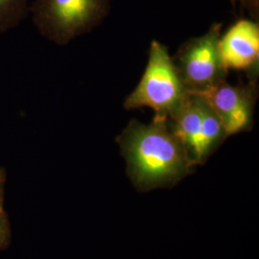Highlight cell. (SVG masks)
Returning <instances> with one entry per match:
<instances>
[{
  "label": "cell",
  "instance_id": "9",
  "mask_svg": "<svg viewBox=\"0 0 259 259\" xmlns=\"http://www.w3.org/2000/svg\"><path fill=\"white\" fill-rule=\"evenodd\" d=\"M12 242V228L9 216L3 209L0 210V251L7 250Z\"/></svg>",
  "mask_w": 259,
  "mask_h": 259
},
{
  "label": "cell",
  "instance_id": "7",
  "mask_svg": "<svg viewBox=\"0 0 259 259\" xmlns=\"http://www.w3.org/2000/svg\"><path fill=\"white\" fill-rule=\"evenodd\" d=\"M219 52L227 70H250L258 65L259 25L239 19L220 37Z\"/></svg>",
  "mask_w": 259,
  "mask_h": 259
},
{
  "label": "cell",
  "instance_id": "5",
  "mask_svg": "<svg viewBox=\"0 0 259 259\" xmlns=\"http://www.w3.org/2000/svg\"><path fill=\"white\" fill-rule=\"evenodd\" d=\"M220 23L213 24L204 36L191 38L180 48L173 63L189 93H199L226 80L228 70L219 52Z\"/></svg>",
  "mask_w": 259,
  "mask_h": 259
},
{
  "label": "cell",
  "instance_id": "3",
  "mask_svg": "<svg viewBox=\"0 0 259 259\" xmlns=\"http://www.w3.org/2000/svg\"><path fill=\"white\" fill-rule=\"evenodd\" d=\"M187 93L166 47L154 40L144 74L136 90L125 100L124 108H151L155 111L154 119L167 120Z\"/></svg>",
  "mask_w": 259,
  "mask_h": 259
},
{
  "label": "cell",
  "instance_id": "6",
  "mask_svg": "<svg viewBox=\"0 0 259 259\" xmlns=\"http://www.w3.org/2000/svg\"><path fill=\"white\" fill-rule=\"evenodd\" d=\"M193 93L208 104L221 121L227 137L251 128L257 96L254 83L232 85L223 80L203 92Z\"/></svg>",
  "mask_w": 259,
  "mask_h": 259
},
{
  "label": "cell",
  "instance_id": "1",
  "mask_svg": "<svg viewBox=\"0 0 259 259\" xmlns=\"http://www.w3.org/2000/svg\"><path fill=\"white\" fill-rule=\"evenodd\" d=\"M134 186L146 192L172 187L193 172L194 165L167 120L148 125L133 119L116 139Z\"/></svg>",
  "mask_w": 259,
  "mask_h": 259
},
{
  "label": "cell",
  "instance_id": "11",
  "mask_svg": "<svg viewBox=\"0 0 259 259\" xmlns=\"http://www.w3.org/2000/svg\"><path fill=\"white\" fill-rule=\"evenodd\" d=\"M236 1H237V0H231V2H232V4H233V5H234V4H235V2H236ZM252 1H254V2H255V1H256V3H257V0H252Z\"/></svg>",
  "mask_w": 259,
  "mask_h": 259
},
{
  "label": "cell",
  "instance_id": "4",
  "mask_svg": "<svg viewBox=\"0 0 259 259\" xmlns=\"http://www.w3.org/2000/svg\"><path fill=\"white\" fill-rule=\"evenodd\" d=\"M167 123L194 166L204 164L228 138L215 112L196 93L188 92Z\"/></svg>",
  "mask_w": 259,
  "mask_h": 259
},
{
  "label": "cell",
  "instance_id": "8",
  "mask_svg": "<svg viewBox=\"0 0 259 259\" xmlns=\"http://www.w3.org/2000/svg\"><path fill=\"white\" fill-rule=\"evenodd\" d=\"M29 7V0H0V35L24 21Z\"/></svg>",
  "mask_w": 259,
  "mask_h": 259
},
{
  "label": "cell",
  "instance_id": "10",
  "mask_svg": "<svg viewBox=\"0 0 259 259\" xmlns=\"http://www.w3.org/2000/svg\"><path fill=\"white\" fill-rule=\"evenodd\" d=\"M6 180H7V171L4 167L0 166V210L4 209Z\"/></svg>",
  "mask_w": 259,
  "mask_h": 259
},
{
  "label": "cell",
  "instance_id": "2",
  "mask_svg": "<svg viewBox=\"0 0 259 259\" xmlns=\"http://www.w3.org/2000/svg\"><path fill=\"white\" fill-rule=\"evenodd\" d=\"M109 11L110 0H34L29 7L38 33L59 46L91 32Z\"/></svg>",
  "mask_w": 259,
  "mask_h": 259
}]
</instances>
